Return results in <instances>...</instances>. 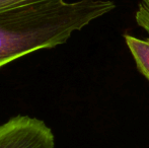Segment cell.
I'll return each mask as SVG.
<instances>
[{
  "label": "cell",
  "mask_w": 149,
  "mask_h": 148,
  "mask_svg": "<svg viewBox=\"0 0 149 148\" xmlns=\"http://www.w3.org/2000/svg\"><path fill=\"white\" fill-rule=\"evenodd\" d=\"M115 8L111 0H44L0 11V68L65 44L73 33Z\"/></svg>",
  "instance_id": "6da1fadb"
},
{
  "label": "cell",
  "mask_w": 149,
  "mask_h": 148,
  "mask_svg": "<svg viewBox=\"0 0 149 148\" xmlns=\"http://www.w3.org/2000/svg\"><path fill=\"white\" fill-rule=\"evenodd\" d=\"M0 148H55V137L44 121L18 115L0 125Z\"/></svg>",
  "instance_id": "7a4b0ae2"
},
{
  "label": "cell",
  "mask_w": 149,
  "mask_h": 148,
  "mask_svg": "<svg viewBox=\"0 0 149 148\" xmlns=\"http://www.w3.org/2000/svg\"><path fill=\"white\" fill-rule=\"evenodd\" d=\"M124 40L132 54L137 69L149 82V39H139L126 34Z\"/></svg>",
  "instance_id": "3957f363"
},
{
  "label": "cell",
  "mask_w": 149,
  "mask_h": 148,
  "mask_svg": "<svg viewBox=\"0 0 149 148\" xmlns=\"http://www.w3.org/2000/svg\"><path fill=\"white\" fill-rule=\"evenodd\" d=\"M135 19L138 26L149 34V0H139Z\"/></svg>",
  "instance_id": "277c9868"
},
{
  "label": "cell",
  "mask_w": 149,
  "mask_h": 148,
  "mask_svg": "<svg viewBox=\"0 0 149 148\" xmlns=\"http://www.w3.org/2000/svg\"><path fill=\"white\" fill-rule=\"evenodd\" d=\"M38 1H44V0H0V11H4V10L11 9L17 6L26 5V4Z\"/></svg>",
  "instance_id": "5b68a950"
}]
</instances>
